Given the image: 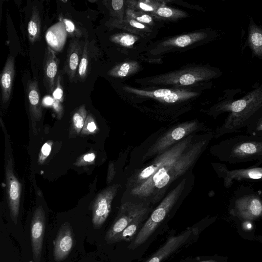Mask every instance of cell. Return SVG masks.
<instances>
[{
  "label": "cell",
  "instance_id": "cell-37",
  "mask_svg": "<svg viewBox=\"0 0 262 262\" xmlns=\"http://www.w3.org/2000/svg\"><path fill=\"white\" fill-rule=\"evenodd\" d=\"M124 1L123 0H113L112 1V6L113 9L115 11L120 10L123 5Z\"/></svg>",
  "mask_w": 262,
  "mask_h": 262
},
{
  "label": "cell",
  "instance_id": "cell-4",
  "mask_svg": "<svg viewBox=\"0 0 262 262\" xmlns=\"http://www.w3.org/2000/svg\"><path fill=\"white\" fill-rule=\"evenodd\" d=\"M232 196L231 214L247 220L262 217V194L259 191L242 186Z\"/></svg>",
  "mask_w": 262,
  "mask_h": 262
},
{
  "label": "cell",
  "instance_id": "cell-33",
  "mask_svg": "<svg viewBox=\"0 0 262 262\" xmlns=\"http://www.w3.org/2000/svg\"><path fill=\"white\" fill-rule=\"evenodd\" d=\"M53 107L58 117H61L63 114V107L60 101L54 99Z\"/></svg>",
  "mask_w": 262,
  "mask_h": 262
},
{
  "label": "cell",
  "instance_id": "cell-30",
  "mask_svg": "<svg viewBox=\"0 0 262 262\" xmlns=\"http://www.w3.org/2000/svg\"><path fill=\"white\" fill-rule=\"evenodd\" d=\"M84 129L83 130V133H93L97 129L96 124L94 122V119L91 115H89L86 119Z\"/></svg>",
  "mask_w": 262,
  "mask_h": 262
},
{
  "label": "cell",
  "instance_id": "cell-7",
  "mask_svg": "<svg viewBox=\"0 0 262 262\" xmlns=\"http://www.w3.org/2000/svg\"><path fill=\"white\" fill-rule=\"evenodd\" d=\"M147 208L142 204L126 203L121 206L116 219L106 233L104 239L106 243L119 234L140 213Z\"/></svg>",
  "mask_w": 262,
  "mask_h": 262
},
{
  "label": "cell",
  "instance_id": "cell-34",
  "mask_svg": "<svg viewBox=\"0 0 262 262\" xmlns=\"http://www.w3.org/2000/svg\"><path fill=\"white\" fill-rule=\"evenodd\" d=\"M157 13L161 16L167 17L171 16L173 12L170 8L162 7L158 10Z\"/></svg>",
  "mask_w": 262,
  "mask_h": 262
},
{
  "label": "cell",
  "instance_id": "cell-27",
  "mask_svg": "<svg viewBox=\"0 0 262 262\" xmlns=\"http://www.w3.org/2000/svg\"><path fill=\"white\" fill-rule=\"evenodd\" d=\"M111 40L124 46H131L136 41L134 36L128 34L114 35L111 37Z\"/></svg>",
  "mask_w": 262,
  "mask_h": 262
},
{
  "label": "cell",
  "instance_id": "cell-6",
  "mask_svg": "<svg viewBox=\"0 0 262 262\" xmlns=\"http://www.w3.org/2000/svg\"><path fill=\"white\" fill-rule=\"evenodd\" d=\"M219 177L223 180L226 188H229L235 181L254 180L262 181V166H252L248 168L229 169L222 163L214 164Z\"/></svg>",
  "mask_w": 262,
  "mask_h": 262
},
{
  "label": "cell",
  "instance_id": "cell-39",
  "mask_svg": "<svg viewBox=\"0 0 262 262\" xmlns=\"http://www.w3.org/2000/svg\"><path fill=\"white\" fill-rule=\"evenodd\" d=\"M54 101V99L50 96H47L43 98L42 100V103L46 106L53 105Z\"/></svg>",
  "mask_w": 262,
  "mask_h": 262
},
{
  "label": "cell",
  "instance_id": "cell-18",
  "mask_svg": "<svg viewBox=\"0 0 262 262\" xmlns=\"http://www.w3.org/2000/svg\"><path fill=\"white\" fill-rule=\"evenodd\" d=\"M27 94L32 119L38 120L41 117V107L38 83L36 80L27 83Z\"/></svg>",
  "mask_w": 262,
  "mask_h": 262
},
{
  "label": "cell",
  "instance_id": "cell-25",
  "mask_svg": "<svg viewBox=\"0 0 262 262\" xmlns=\"http://www.w3.org/2000/svg\"><path fill=\"white\" fill-rule=\"evenodd\" d=\"M59 20L64 24L68 35L74 38H79L81 37L82 35L81 31L72 20L64 17L62 15H59Z\"/></svg>",
  "mask_w": 262,
  "mask_h": 262
},
{
  "label": "cell",
  "instance_id": "cell-26",
  "mask_svg": "<svg viewBox=\"0 0 262 262\" xmlns=\"http://www.w3.org/2000/svg\"><path fill=\"white\" fill-rule=\"evenodd\" d=\"M62 82L63 77L61 74L59 73L56 80L55 85L52 95L54 99L58 100L60 102H62L63 100Z\"/></svg>",
  "mask_w": 262,
  "mask_h": 262
},
{
  "label": "cell",
  "instance_id": "cell-19",
  "mask_svg": "<svg viewBox=\"0 0 262 262\" xmlns=\"http://www.w3.org/2000/svg\"><path fill=\"white\" fill-rule=\"evenodd\" d=\"M148 212L147 208L138 215L112 241L111 244L122 241L130 242L132 240L134 236L138 233V231L145 220Z\"/></svg>",
  "mask_w": 262,
  "mask_h": 262
},
{
  "label": "cell",
  "instance_id": "cell-24",
  "mask_svg": "<svg viewBox=\"0 0 262 262\" xmlns=\"http://www.w3.org/2000/svg\"><path fill=\"white\" fill-rule=\"evenodd\" d=\"M248 135L262 137V112L257 115L247 126Z\"/></svg>",
  "mask_w": 262,
  "mask_h": 262
},
{
  "label": "cell",
  "instance_id": "cell-36",
  "mask_svg": "<svg viewBox=\"0 0 262 262\" xmlns=\"http://www.w3.org/2000/svg\"><path fill=\"white\" fill-rule=\"evenodd\" d=\"M178 96L176 93H172L167 95L163 97V99L165 101L168 103H173L177 101L178 99Z\"/></svg>",
  "mask_w": 262,
  "mask_h": 262
},
{
  "label": "cell",
  "instance_id": "cell-2",
  "mask_svg": "<svg viewBox=\"0 0 262 262\" xmlns=\"http://www.w3.org/2000/svg\"><path fill=\"white\" fill-rule=\"evenodd\" d=\"M223 162L229 164L255 161L253 166L262 164V137L238 135L223 140L214 149Z\"/></svg>",
  "mask_w": 262,
  "mask_h": 262
},
{
  "label": "cell",
  "instance_id": "cell-41",
  "mask_svg": "<svg viewBox=\"0 0 262 262\" xmlns=\"http://www.w3.org/2000/svg\"><path fill=\"white\" fill-rule=\"evenodd\" d=\"M130 25L132 26H133L134 27L139 28V29H144L145 28V26L144 25L135 21V20H131L129 22Z\"/></svg>",
  "mask_w": 262,
  "mask_h": 262
},
{
  "label": "cell",
  "instance_id": "cell-42",
  "mask_svg": "<svg viewBox=\"0 0 262 262\" xmlns=\"http://www.w3.org/2000/svg\"><path fill=\"white\" fill-rule=\"evenodd\" d=\"M139 6L142 9H143L145 11L153 10V9L151 6H150L146 4H144L143 3H140L139 4Z\"/></svg>",
  "mask_w": 262,
  "mask_h": 262
},
{
  "label": "cell",
  "instance_id": "cell-13",
  "mask_svg": "<svg viewBox=\"0 0 262 262\" xmlns=\"http://www.w3.org/2000/svg\"><path fill=\"white\" fill-rule=\"evenodd\" d=\"M74 244V236L70 224L61 225L54 241L53 255L55 260L59 262L65 259Z\"/></svg>",
  "mask_w": 262,
  "mask_h": 262
},
{
  "label": "cell",
  "instance_id": "cell-5",
  "mask_svg": "<svg viewBox=\"0 0 262 262\" xmlns=\"http://www.w3.org/2000/svg\"><path fill=\"white\" fill-rule=\"evenodd\" d=\"M191 139V137H188L179 142L161 154L152 164L142 170L137 176V186L142 184L164 166L177 161L189 145Z\"/></svg>",
  "mask_w": 262,
  "mask_h": 262
},
{
  "label": "cell",
  "instance_id": "cell-16",
  "mask_svg": "<svg viewBox=\"0 0 262 262\" xmlns=\"http://www.w3.org/2000/svg\"><path fill=\"white\" fill-rule=\"evenodd\" d=\"M67 36L65 26L59 20L47 30L45 38L48 46L55 52H60L66 43Z\"/></svg>",
  "mask_w": 262,
  "mask_h": 262
},
{
  "label": "cell",
  "instance_id": "cell-35",
  "mask_svg": "<svg viewBox=\"0 0 262 262\" xmlns=\"http://www.w3.org/2000/svg\"><path fill=\"white\" fill-rule=\"evenodd\" d=\"M171 93V91L168 89H160L155 91L154 95L157 97H164Z\"/></svg>",
  "mask_w": 262,
  "mask_h": 262
},
{
  "label": "cell",
  "instance_id": "cell-32",
  "mask_svg": "<svg viewBox=\"0 0 262 262\" xmlns=\"http://www.w3.org/2000/svg\"><path fill=\"white\" fill-rule=\"evenodd\" d=\"M195 77L191 74H187L181 76L179 79V82L184 85H190L195 81Z\"/></svg>",
  "mask_w": 262,
  "mask_h": 262
},
{
  "label": "cell",
  "instance_id": "cell-17",
  "mask_svg": "<svg viewBox=\"0 0 262 262\" xmlns=\"http://www.w3.org/2000/svg\"><path fill=\"white\" fill-rule=\"evenodd\" d=\"M14 74V58L9 56L1 74L2 100L4 103L8 102L10 98Z\"/></svg>",
  "mask_w": 262,
  "mask_h": 262
},
{
  "label": "cell",
  "instance_id": "cell-28",
  "mask_svg": "<svg viewBox=\"0 0 262 262\" xmlns=\"http://www.w3.org/2000/svg\"><path fill=\"white\" fill-rule=\"evenodd\" d=\"M130 69V65L128 63H124L111 70L108 74L113 76L122 77L127 75Z\"/></svg>",
  "mask_w": 262,
  "mask_h": 262
},
{
  "label": "cell",
  "instance_id": "cell-40",
  "mask_svg": "<svg viewBox=\"0 0 262 262\" xmlns=\"http://www.w3.org/2000/svg\"><path fill=\"white\" fill-rule=\"evenodd\" d=\"M137 19L141 22L149 23L151 21L152 18L151 17L148 15H143L140 17H137Z\"/></svg>",
  "mask_w": 262,
  "mask_h": 262
},
{
  "label": "cell",
  "instance_id": "cell-11",
  "mask_svg": "<svg viewBox=\"0 0 262 262\" xmlns=\"http://www.w3.org/2000/svg\"><path fill=\"white\" fill-rule=\"evenodd\" d=\"M6 177L7 190V200L11 217L15 224H17L19 210L21 186L13 170V161L11 158L6 166Z\"/></svg>",
  "mask_w": 262,
  "mask_h": 262
},
{
  "label": "cell",
  "instance_id": "cell-22",
  "mask_svg": "<svg viewBox=\"0 0 262 262\" xmlns=\"http://www.w3.org/2000/svg\"><path fill=\"white\" fill-rule=\"evenodd\" d=\"M90 44L88 39H85L82 56L77 70V77L80 81H84L88 74L90 63L91 59Z\"/></svg>",
  "mask_w": 262,
  "mask_h": 262
},
{
  "label": "cell",
  "instance_id": "cell-12",
  "mask_svg": "<svg viewBox=\"0 0 262 262\" xmlns=\"http://www.w3.org/2000/svg\"><path fill=\"white\" fill-rule=\"evenodd\" d=\"M196 233V229L189 228L179 235L169 237L165 244L144 262H161L185 244Z\"/></svg>",
  "mask_w": 262,
  "mask_h": 262
},
{
  "label": "cell",
  "instance_id": "cell-20",
  "mask_svg": "<svg viewBox=\"0 0 262 262\" xmlns=\"http://www.w3.org/2000/svg\"><path fill=\"white\" fill-rule=\"evenodd\" d=\"M248 43L253 53L262 58V28L250 20L248 30Z\"/></svg>",
  "mask_w": 262,
  "mask_h": 262
},
{
  "label": "cell",
  "instance_id": "cell-23",
  "mask_svg": "<svg viewBox=\"0 0 262 262\" xmlns=\"http://www.w3.org/2000/svg\"><path fill=\"white\" fill-rule=\"evenodd\" d=\"M86 117L85 106L83 104L75 112L72 117L74 129L77 134H79L84 126Z\"/></svg>",
  "mask_w": 262,
  "mask_h": 262
},
{
  "label": "cell",
  "instance_id": "cell-8",
  "mask_svg": "<svg viewBox=\"0 0 262 262\" xmlns=\"http://www.w3.org/2000/svg\"><path fill=\"white\" fill-rule=\"evenodd\" d=\"M118 185L106 188L96 198L92 206V223L95 229L100 228L107 219L111 210L113 200L116 194Z\"/></svg>",
  "mask_w": 262,
  "mask_h": 262
},
{
  "label": "cell",
  "instance_id": "cell-43",
  "mask_svg": "<svg viewBox=\"0 0 262 262\" xmlns=\"http://www.w3.org/2000/svg\"><path fill=\"white\" fill-rule=\"evenodd\" d=\"M200 262H216V261H215L214 260H204V261H200Z\"/></svg>",
  "mask_w": 262,
  "mask_h": 262
},
{
  "label": "cell",
  "instance_id": "cell-14",
  "mask_svg": "<svg viewBox=\"0 0 262 262\" xmlns=\"http://www.w3.org/2000/svg\"><path fill=\"white\" fill-rule=\"evenodd\" d=\"M59 60L55 52L47 46L43 61V81L44 86L48 93H52L58 76Z\"/></svg>",
  "mask_w": 262,
  "mask_h": 262
},
{
  "label": "cell",
  "instance_id": "cell-15",
  "mask_svg": "<svg viewBox=\"0 0 262 262\" xmlns=\"http://www.w3.org/2000/svg\"><path fill=\"white\" fill-rule=\"evenodd\" d=\"M84 43L85 41L80 40L78 38L72 39L69 43L63 70L70 82H73L75 78Z\"/></svg>",
  "mask_w": 262,
  "mask_h": 262
},
{
  "label": "cell",
  "instance_id": "cell-9",
  "mask_svg": "<svg viewBox=\"0 0 262 262\" xmlns=\"http://www.w3.org/2000/svg\"><path fill=\"white\" fill-rule=\"evenodd\" d=\"M45 229V213L42 206L40 205L33 214L30 227L32 251L34 262H41Z\"/></svg>",
  "mask_w": 262,
  "mask_h": 262
},
{
  "label": "cell",
  "instance_id": "cell-29",
  "mask_svg": "<svg viewBox=\"0 0 262 262\" xmlns=\"http://www.w3.org/2000/svg\"><path fill=\"white\" fill-rule=\"evenodd\" d=\"M52 144L53 143L51 141H49L42 146L38 159V162L40 164H42L46 158L49 156L51 151Z\"/></svg>",
  "mask_w": 262,
  "mask_h": 262
},
{
  "label": "cell",
  "instance_id": "cell-1",
  "mask_svg": "<svg viewBox=\"0 0 262 262\" xmlns=\"http://www.w3.org/2000/svg\"><path fill=\"white\" fill-rule=\"evenodd\" d=\"M215 112L217 114L229 113L217 129L216 136L239 132L262 112V85L239 99L222 102L216 106Z\"/></svg>",
  "mask_w": 262,
  "mask_h": 262
},
{
  "label": "cell",
  "instance_id": "cell-21",
  "mask_svg": "<svg viewBox=\"0 0 262 262\" xmlns=\"http://www.w3.org/2000/svg\"><path fill=\"white\" fill-rule=\"evenodd\" d=\"M41 20L37 7H32V13L28 24V34L30 42L33 44L37 41L41 34Z\"/></svg>",
  "mask_w": 262,
  "mask_h": 262
},
{
  "label": "cell",
  "instance_id": "cell-3",
  "mask_svg": "<svg viewBox=\"0 0 262 262\" xmlns=\"http://www.w3.org/2000/svg\"><path fill=\"white\" fill-rule=\"evenodd\" d=\"M185 181L184 179L181 181L154 210L129 245L128 248L129 249L134 250L143 244L155 232L178 200L184 189Z\"/></svg>",
  "mask_w": 262,
  "mask_h": 262
},
{
  "label": "cell",
  "instance_id": "cell-10",
  "mask_svg": "<svg viewBox=\"0 0 262 262\" xmlns=\"http://www.w3.org/2000/svg\"><path fill=\"white\" fill-rule=\"evenodd\" d=\"M198 128L196 122L186 123L174 128L158 139L148 150L143 158L159 154Z\"/></svg>",
  "mask_w": 262,
  "mask_h": 262
},
{
  "label": "cell",
  "instance_id": "cell-38",
  "mask_svg": "<svg viewBox=\"0 0 262 262\" xmlns=\"http://www.w3.org/2000/svg\"><path fill=\"white\" fill-rule=\"evenodd\" d=\"M95 159V155L93 152L87 154L82 157V159L85 163L92 162Z\"/></svg>",
  "mask_w": 262,
  "mask_h": 262
},
{
  "label": "cell",
  "instance_id": "cell-31",
  "mask_svg": "<svg viewBox=\"0 0 262 262\" xmlns=\"http://www.w3.org/2000/svg\"><path fill=\"white\" fill-rule=\"evenodd\" d=\"M191 42V38L188 35H183L178 37L175 40V44L179 47H185Z\"/></svg>",
  "mask_w": 262,
  "mask_h": 262
}]
</instances>
